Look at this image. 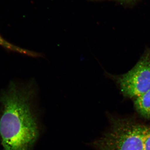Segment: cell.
Masks as SVG:
<instances>
[{
	"label": "cell",
	"instance_id": "obj_4",
	"mask_svg": "<svg viewBox=\"0 0 150 150\" xmlns=\"http://www.w3.org/2000/svg\"><path fill=\"white\" fill-rule=\"evenodd\" d=\"M134 106L142 117L150 119V89L135 98Z\"/></svg>",
	"mask_w": 150,
	"mask_h": 150
},
{
	"label": "cell",
	"instance_id": "obj_3",
	"mask_svg": "<svg viewBox=\"0 0 150 150\" xmlns=\"http://www.w3.org/2000/svg\"><path fill=\"white\" fill-rule=\"evenodd\" d=\"M123 96L135 98L150 89V48L128 72L114 77Z\"/></svg>",
	"mask_w": 150,
	"mask_h": 150
},
{
	"label": "cell",
	"instance_id": "obj_2",
	"mask_svg": "<svg viewBox=\"0 0 150 150\" xmlns=\"http://www.w3.org/2000/svg\"><path fill=\"white\" fill-rule=\"evenodd\" d=\"M146 126L130 119H112L110 129L94 142V147L97 150H144Z\"/></svg>",
	"mask_w": 150,
	"mask_h": 150
},
{
	"label": "cell",
	"instance_id": "obj_1",
	"mask_svg": "<svg viewBox=\"0 0 150 150\" xmlns=\"http://www.w3.org/2000/svg\"><path fill=\"white\" fill-rule=\"evenodd\" d=\"M35 80L12 83L0 96V141L3 150H31L39 130L33 111L38 91Z\"/></svg>",
	"mask_w": 150,
	"mask_h": 150
},
{
	"label": "cell",
	"instance_id": "obj_5",
	"mask_svg": "<svg viewBox=\"0 0 150 150\" xmlns=\"http://www.w3.org/2000/svg\"><path fill=\"white\" fill-rule=\"evenodd\" d=\"M0 46H3L9 50H11L20 54H23L25 53L24 49L13 45L12 44L8 42L5 39H4L1 35H0Z\"/></svg>",
	"mask_w": 150,
	"mask_h": 150
},
{
	"label": "cell",
	"instance_id": "obj_6",
	"mask_svg": "<svg viewBox=\"0 0 150 150\" xmlns=\"http://www.w3.org/2000/svg\"><path fill=\"white\" fill-rule=\"evenodd\" d=\"M144 150H150V126H146L144 137Z\"/></svg>",
	"mask_w": 150,
	"mask_h": 150
}]
</instances>
